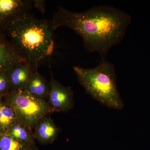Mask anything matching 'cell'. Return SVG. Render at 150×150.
Wrapping results in <instances>:
<instances>
[{
  "label": "cell",
  "instance_id": "obj_3",
  "mask_svg": "<svg viewBox=\"0 0 150 150\" xmlns=\"http://www.w3.org/2000/svg\"><path fill=\"white\" fill-rule=\"evenodd\" d=\"M73 70L86 93L108 108L123 109L124 104L117 88V76L112 63L104 59L94 68L75 66Z\"/></svg>",
  "mask_w": 150,
  "mask_h": 150
},
{
  "label": "cell",
  "instance_id": "obj_14",
  "mask_svg": "<svg viewBox=\"0 0 150 150\" xmlns=\"http://www.w3.org/2000/svg\"><path fill=\"white\" fill-rule=\"evenodd\" d=\"M10 92L6 70H0V98L3 99Z\"/></svg>",
  "mask_w": 150,
  "mask_h": 150
},
{
  "label": "cell",
  "instance_id": "obj_17",
  "mask_svg": "<svg viewBox=\"0 0 150 150\" xmlns=\"http://www.w3.org/2000/svg\"><path fill=\"white\" fill-rule=\"evenodd\" d=\"M0 99H1V98H0Z\"/></svg>",
  "mask_w": 150,
  "mask_h": 150
},
{
  "label": "cell",
  "instance_id": "obj_15",
  "mask_svg": "<svg viewBox=\"0 0 150 150\" xmlns=\"http://www.w3.org/2000/svg\"><path fill=\"white\" fill-rule=\"evenodd\" d=\"M33 6L35 8L38 10L41 13L43 14L46 12V5L45 1L43 0H35L33 1Z\"/></svg>",
  "mask_w": 150,
  "mask_h": 150
},
{
  "label": "cell",
  "instance_id": "obj_4",
  "mask_svg": "<svg viewBox=\"0 0 150 150\" xmlns=\"http://www.w3.org/2000/svg\"><path fill=\"white\" fill-rule=\"evenodd\" d=\"M3 100L14 110L18 122L33 129L41 118L54 112L46 101L25 90L10 92Z\"/></svg>",
  "mask_w": 150,
  "mask_h": 150
},
{
  "label": "cell",
  "instance_id": "obj_10",
  "mask_svg": "<svg viewBox=\"0 0 150 150\" xmlns=\"http://www.w3.org/2000/svg\"><path fill=\"white\" fill-rule=\"evenodd\" d=\"M24 90L35 98L47 102L50 91L49 82L38 72L37 68Z\"/></svg>",
  "mask_w": 150,
  "mask_h": 150
},
{
  "label": "cell",
  "instance_id": "obj_9",
  "mask_svg": "<svg viewBox=\"0 0 150 150\" xmlns=\"http://www.w3.org/2000/svg\"><path fill=\"white\" fill-rule=\"evenodd\" d=\"M35 140L41 144L54 143L59 136L60 129L49 115L39 120L33 128Z\"/></svg>",
  "mask_w": 150,
  "mask_h": 150
},
{
  "label": "cell",
  "instance_id": "obj_13",
  "mask_svg": "<svg viewBox=\"0 0 150 150\" xmlns=\"http://www.w3.org/2000/svg\"><path fill=\"white\" fill-rule=\"evenodd\" d=\"M35 144L18 141L6 134L0 136V150H38Z\"/></svg>",
  "mask_w": 150,
  "mask_h": 150
},
{
  "label": "cell",
  "instance_id": "obj_5",
  "mask_svg": "<svg viewBox=\"0 0 150 150\" xmlns=\"http://www.w3.org/2000/svg\"><path fill=\"white\" fill-rule=\"evenodd\" d=\"M51 74L47 103L54 112H68L74 106V92L70 87L65 86L55 79Z\"/></svg>",
  "mask_w": 150,
  "mask_h": 150
},
{
  "label": "cell",
  "instance_id": "obj_12",
  "mask_svg": "<svg viewBox=\"0 0 150 150\" xmlns=\"http://www.w3.org/2000/svg\"><path fill=\"white\" fill-rule=\"evenodd\" d=\"M18 122V119L13 109L3 99H0V125L3 134Z\"/></svg>",
  "mask_w": 150,
  "mask_h": 150
},
{
  "label": "cell",
  "instance_id": "obj_1",
  "mask_svg": "<svg viewBox=\"0 0 150 150\" xmlns=\"http://www.w3.org/2000/svg\"><path fill=\"white\" fill-rule=\"evenodd\" d=\"M131 21L126 12L100 5L80 13L59 7L51 23L53 31L61 27L72 30L82 38L86 51L98 52L104 60L109 50L123 40Z\"/></svg>",
  "mask_w": 150,
  "mask_h": 150
},
{
  "label": "cell",
  "instance_id": "obj_16",
  "mask_svg": "<svg viewBox=\"0 0 150 150\" xmlns=\"http://www.w3.org/2000/svg\"><path fill=\"white\" fill-rule=\"evenodd\" d=\"M3 134V131H2L1 128V125H0V136Z\"/></svg>",
  "mask_w": 150,
  "mask_h": 150
},
{
  "label": "cell",
  "instance_id": "obj_7",
  "mask_svg": "<svg viewBox=\"0 0 150 150\" xmlns=\"http://www.w3.org/2000/svg\"><path fill=\"white\" fill-rule=\"evenodd\" d=\"M37 67L27 61L14 65L7 70L11 92L24 90Z\"/></svg>",
  "mask_w": 150,
  "mask_h": 150
},
{
  "label": "cell",
  "instance_id": "obj_11",
  "mask_svg": "<svg viewBox=\"0 0 150 150\" xmlns=\"http://www.w3.org/2000/svg\"><path fill=\"white\" fill-rule=\"evenodd\" d=\"M4 134L20 142L35 144L33 129L19 122L11 126Z\"/></svg>",
  "mask_w": 150,
  "mask_h": 150
},
{
  "label": "cell",
  "instance_id": "obj_8",
  "mask_svg": "<svg viewBox=\"0 0 150 150\" xmlns=\"http://www.w3.org/2000/svg\"><path fill=\"white\" fill-rule=\"evenodd\" d=\"M25 56L0 33V70H7L19 63L27 62Z\"/></svg>",
  "mask_w": 150,
  "mask_h": 150
},
{
  "label": "cell",
  "instance_id": "obj_2",
  "mask_svg": "<svg viewBox=\"0 0 150 150\" xmlns=\"http://www.w3.org/2000/svg\"><path fill=\"white\" fill-rule=\"evenodd\" d=\"M53 31L51 23L36 18L28 12L15 20L6 32L28 61L38 67L54 52Z\"/></svg>",
  "mask_w": 150,
  "mask_h": 150
},
{
  "label": "cell",
  "instance_id": "obj_6",
  "mask_svg": "<svg viewBox=\"0 0 150 150\" xmlns=\"http://www.w3.org/2000/svg\"><path fill=\"white\" fill-rule=\"evenodd\" d=\"M31 2L27 0H0V33H4L10 25L23 14L30 11Z\"/></svg>",
  "mask_w": 150,
  "mask_h": 150
}]
</instances>
